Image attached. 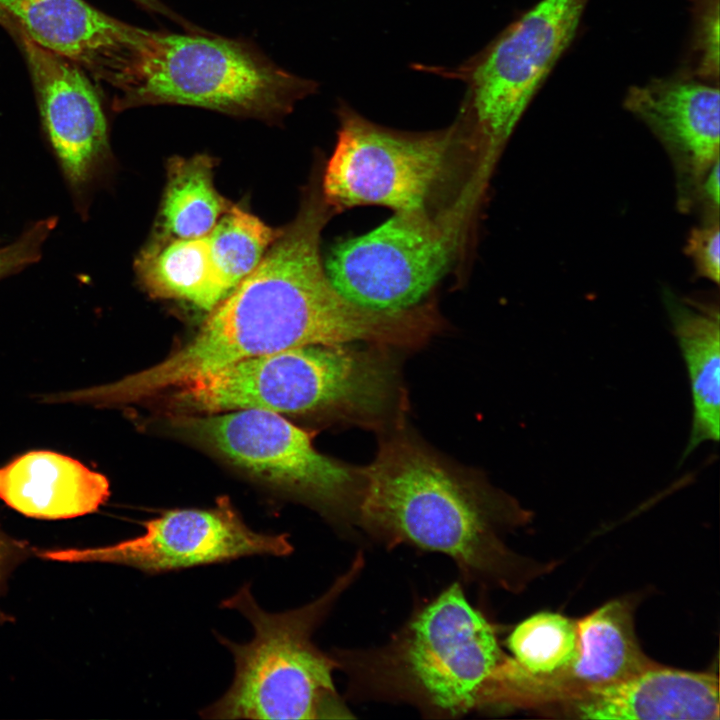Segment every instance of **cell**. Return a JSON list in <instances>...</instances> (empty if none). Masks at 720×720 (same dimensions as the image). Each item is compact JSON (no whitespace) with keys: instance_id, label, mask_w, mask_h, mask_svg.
Masks as SVG:
<instances>
[{"instance_id":"obj_15","label":"cell","mask_w":720,"mask_h":720,"mask_svg":"<svg viewBox=\"0 0 720 720\" xmlns=\"http://www.w3.org/2000/svg\"><path fill=\"white\" fill-rule=\"evenodd\" d=\"M20 31L39 46L115 88L132 44L135 26L84 0H0Z\"/></svg>"},{"instance_id":"obj_22","label":"cell","mask_w":720,"mask_h":720,"mask_svg":"<svg viewBox=\"0 0 720 720\" xmlns=\"http://www.w3.org/2000/svg\"><path fill=\"white\" fill-rule=\"evenodd\" d=\"M507 645L523 674L553 675L566 668L576 655V620L554 612L536 613L515 626Z\"/></svg>"},{"instance_id":"obj_19","label":"cell","mask_w":720,"mask_h":720,"mask_svg":"<svg viewBox=\"0 0 720 720\" xmlns=\"http://www.w3.org/2000/svg\"><path fill=\"white\" fill-rule=\"evenodd\" d=\"M136 271L150 295L185 301L208 312L227 295L206 236L150 245L138 256Z\"/></svg>"},{"instance_id":"obj_25","label":"cell","mask_w":720,"mask_h":720,"mask_svg":"<svg viewBox=\"0 0 720 720\" xmlns=\"http://www.w3.org/2000/svg\"><path fill=\"white\" fill-rule=\"evenodd\" d=\"M56 225L53 218L39 221L17 240L0 246V278L33 263L40 256L45 239Z\"/></svg>"},{"instance_id":"obj_5","label":"cell","mask_w":720,"mask_h":720,"mask_svg":"<svg viewBox=\"0 0 720 720\" xmlns=\"http://www.w3.org/2000/svg\"><path fill=\"white\" fill-rule=\"evenodd\" d=\"M317 88L315 81L284 70L247 41L137 27L113 106L121 111L176 104L273 119Z\"/></svg>"},{"instance_id":"obj_23","label":"cell","mask_w":720,"mask_h":720,"mask_svg":"<svg viewBox=\"0 0 720 720\" xmlns=\"http://www.w3.org/2000/svg\"><path fill=\"white\" fill-rule=\"evenodd\" d=\"M694 73L692 76L718 84L719 79V0H693Z\"/></svg>"},{"instance_id":"obj_10","label":"cell","mask_w":720,"mask_h":720,"mask_svg":"<svg viewBox=\"0 0 720 720\" xmlns=\"http://www.w3.org/2000/svg\"><path fill=\"white\" fill-rule=\"evenodd\" d=\"M589 0H540L466 66L464 113L486 147L505 144L576 35Z\"/></svg>"},{"instance_id":"obj_8","label":"cell","mask_w":720,"mask_h":720,"mask_svg":"<svg viewBox=\"0 0 720 720\" xmlns=\"http://www.w3.org/2000/svg\"><path fill=\"white\" fill-rule=\"evenodd\" d=\"M338 112L337 142L322 181L327 203L337 212L363 205L426 210L463 136L461 119L440 131L411 134L379 126L347 105Z\"/></svg>"},{"instance_id":"obj_16","label":"cell","mask_w":720,"mask_h":720,"mask_svg":"<svg viewBox=\"0 0 720 720\" xmlns=\"http://www.w3.org/2000/svg\"><path fill=\"white\" fill-rule=\"evenodd\" d=\"M581 719L718 720L719 681L652 663L641 671L560 704Z\"/></svg>"},{"instance_id":"obj_12","label":"cell","mask_w":720,"mask_h":720,"mask_svg":"<svg viewBox=\"0 0 720 720\" xmlns=\"http://www.w3.org/2000/svg\"><path fill=\"white\" fill-rule=\"evenodd\" d=\"M49 141L70 185H88L109 154L105 113L88 75L18 32Z\"/></svg>"},{"instance_id":"obj_11","label":"cell","mask_w":720,"mask_h":720,"mask_svg":"<svg viewBox=\"0 0 720 720\" xmlns=\"http://www.w3.org/2000/svg\"><path fill=\"white\" fill-rule=\"evenodd\" d=\"M143 525V534L112 545L47 550L39 555L60 562L125 565L156 575L247 556L282 557L293 552L289 535L252 530L226 497L213 508L167 510Z\"/></svg>"},{"instance_id":"obj_21","label":"cell","mask_w":720,"mask_h":720,"mask_svg":"<svg viewBox=\"0 0 720 720\" xmlns=\"http://www.w3.org/2000/svg\"><path fill=\"white\" fill-rule=\"evenodd\" d=\"M281 230L235 206L219 218L206 238L214 269L227 294L258 266Z\"/></svg>"},{"instance_id":"obj_13","label":"cell","mask_w":720,"mask_h":720,"mask_svg":"<svg viewBox=\"0 0 720 720\" xmlns=\"http://www.w3.org/2000/svg\"><path fill=\"white\" fill-rule=\"evenodd\" d=\"M625 108L641 120L669 153L681 208H688L720 151L718 84L694 76L652 80L626 93Z\"/></svg>"},{"instance_id":"obj_14","label":"cell","mask_w":720,"mask_h":720,"mask_svg":"<svg viewBox=\"0 0 720 720\" xmlns=\"http://www.w3.org/2000/svg\"><path fill=\"white\" fill-rule=\"evenodd\" d=\"M576 623L577 652L566 668L550 676L532 677L515 666L513 705H560L653 663L638 642L628 601H609Z\"/></svg>"},{"instance_id":"obj_17","label":"cell","mask_w":720,"mask_h":720,"mask_svg":"<svg viewBox=\"0 0 720 720\" xmlns=\"http://www.w3.org/2000/svg\"><path fill=\"white\" fill-rule=\"evenodd\" d=\"M109 494L104 475L51 451H31L0 468V499L29 517L82 516L96 511Z\"/></svg>"},{"instance_id":"obj_29","label":"cell","mask_w":720,"mask_h":720,"mask_svg":"<svg viewBox=\"0 0 720 720\" xmlns=\"http://www.w3.org/2000/svg\"><path fill=\"white\" fill-rule=\"evenodd\" d=\"M0 25L6 28L10 33L17 34L18 26L15 23L12 16L9 14V12L4 8V6L0 2Z\"/></svg>"},{"instance_id":"obj_4","label":"cell","mask_w":720,"mask_h":720,"mask_svg":"<svg viewBox=\"0 0 720 720\" xmlns=\"http://www.w3.org/2000/svg\"><path fill=\"white\" fill-rule=\"evenodd\" d=\"M364 568L358 553L350 567L315 600L280 613L264 610L250 584L224 599L221 606L241 613L254 635L236 643L217 635L233 655L235 674L229 689L200 715L209 719L350 718L338 694L334 656L319 649L312 636L342 594Z\"/></svg>"},{"instance_id":"obj_24","label":"cell","mask_w":720,"mask_h":720,"mask_svg":"<svg viewBox=\"0 0 720 720\" xmlns=\"http://www.w3.org/2000/svg\"><path fill=\"white\" fill-rule=\"evenodd\" d=\"M685 253L692 260L698 277L716 285L720 280V229L718 217L694 227L687 238Z\"/></svg>"},{"instance_id":"obj_18","label":"cell","mask_w":720,"mask_h":720,"mask_svg":"<svg viewBox=\"0 0 720 720\" xmlns=\"http://www.w3.org/2000/svg\"><path fill=\"white\" fill-rule=\"evenodd\" d=\"M664 303L686 364L693 417L686 459L720 434V311L718 302L678 297L665 289Z\"/></svg>"},{"instance_id":"obj_26","label":"cell","mask_w":720,"mask_h":720,"mask_svg":"<svg viewBox=\"0 0 720 720\" xmlns=\"http://www.w3.org/2000/svg\"><path fill=\"white\" fill-rule=\"evenodd\" d=\"M24 548L20 543L8 538L0 532V587L8 571L23 554Z\"/></svg>"},{"instance_id":"obj_28","label":"cell","mask_w":720,"mask_h":720,"mask_svg":"<svg viewBox=\"0 0 720 720\" xmlns=\"http://www.w3.org/2000/svg\"><path fill=\"white\" fill-rule=\"evenodd\" d=\"M137 4L141 5L145 9L150 10L151 12H157L160 14H163L166 17H169L173 19L175 17V13L171 11L167 6H165L160 0H133Z\"/></svg>"},{"instance_id":"obj_3","label":"cell","mask_w":720,"mask_h":720,"mask_svg":"<svg viewBox=\"0 0 720 720\" xmlns=\"http://www.w3.org/2000/svg\"><path fill=\"white\" fill-rule=\"evenodd\" d=\"M332 655L351 699L408 704L431 718L506 705L511 657L459 582L417 607L385 644Z\"/></svg>"},{"instance_id":"obj_2","label":"cell","mask_w":720,"mask_h":720,"mask_svg":"<svg viewBox=\"0 0 720 720\" xmlns=\"http://www.w3.org/2000/svg\"><path fill=\"white\" fill-rule=\"evenodd\" d=\"M362 478L356 526L369 538L442 553L470 583L517 584L518 560L502 534L525 512L511 497L400 435L383 442Z\"/></svg>"},{"instance_id":"obj_1","label":"cell","mask_w":720,"mask_h":720,"mask_svg":"<svg viewBox=\"0 0 720 720\" xmlns=\"http://www.w3.org/2000/svg\"><path fill=\"white\" fill-rule=\"evenodd\" d=\"M336 212L313 188L258 266L209 311L190 341L152 367L87 388V401L101 406L135 403L238 361L296 346L417 344L424 332L419 310L364 309L330 283L321 262L320 236Z\"/></svg>"},{"instance_id":"obj_9","label":"cell","mask_w":720,"mask_h":720,"mask_svg":"<svg viewBox=\"0 0 720 720\" xmlns=\"http://www.w3.org/2000/svg\"><path fill=\"white\" fill-rule=\"evenodd\" d=\"M464 208L442 222L426 210L398 211L375 229L337 242L324 269L336 291L364 309H412L447 271Z\"/></svg>"},{"instance_id":"obj_6","label":"cell","mask_w":720,"mask_h":720,"mask_svg":"<svg viewBox=\"0 0 720 720\" xmlns=\"http://www.w3.org/2000/svg\"><path fill=\"white\" fill-rule=\"evenodd\" d=\"M394 374L375 352L348 344H311L247 358L175 388L172 403L205 414L240 409L348 418L380 414Z\"/></svg>"},{"instance_id":"obj_20","label":"cell","mask_w":720,"mask_h":720,"mask_svg":"<svg viewBox=\"0 0 720 720\" xmlns=\"http://www.w3.org/2000/svg\"><path fill=\"white\" fill-rule=\"evenodd\" d=\"M213 167L206 155L169 161L160 216L168 236L204 237L230 207L214 187Z\"/></svg>"},{"instance_id":"obj_27","label":"cell","mask_w":720,"mask_h":720,"mask_svg":"<svg viewBox=\"0 0 720 720\" xmlns=\"http://www.w3.org/2000/svg\"><path fill=\"white\" fill-rule=\"evenodd\" d=\"M719 161L716 162L702 181L698 195L707 203L710 209L718 213L719 210Z\"/></svg>"},{"instance_id":"obj_7","label":"cell","mask_w":720,"mask_h":720,"mask_svg":"<svg viewBox=\"0 0 720 720\" xmlns=\"http://www.w3.org/2000/svg\"><path fill=\"white\" fill-rule=\"evenodd\" d=\"M178 424L235 466L309 502L335 524L356 526L362 472L319 453L310 435L280 414L240 409L186 417Z\"/></svg>"}]
</instances>
